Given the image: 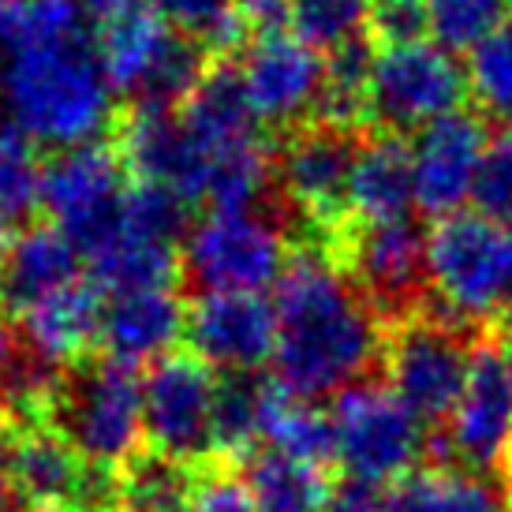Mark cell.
<instances>
[{"label":"cell","mask_w":512,"mask_h":512,"mask_svg":"<svg viewBox=\"0 0 512 512\" xmlns=\"http://www.w3.org/2000/svg\"><path fill=\"white\" fill-rule=\"evenodd\" d=\"M187 337V311L172 288L113 296L101 318V348L116 363H157L172 356V344Z\"/></svg>","instance_id":"cell-22"},{"label":"cell","mask_w":512,"mask_h":512,"mask_svg":"<svg viewBox=\"0 0 512 512\" xmlns=\"http://www.w3.org/2000/svg\"><path fill=\"white\" fill-rule=\"evenodd\" d=\"M109 512H120V509H109Z\"/></svg>","instance_id":"cell-48"},{"label":"cell","mask_w":512,"mask_h":512,"mask_svg":"<svg viewBox=\"0 0 512 512\" xmlns=\"http://www.w3.org/2000/svg\"><path fill=\"white\" fill-rule=\"evenodd\" d=\"M113 83L72 0H8L0 12V105L38 146L98 143L113 120Z\"/></svg>","instance_id":"cell-1"},{"label":"cell","mask_w":512,"mask_h":512,"mask_svg":"<svg viewBox=\"0 0 512 512\" xmlns=\"http://www.w3.org/2000/svg\"><path fill=\"white\" fill-rule=\"evenodd\" d=\"M285 23L296 42L333 57L363 42L367 23H374V0H285Z\"/></svg>","instance_id":"cell-30"},{"label":"cell","mask_w":512,"mask_h":512,"mask_svg":"<svg viewBox=\"0 0 512 512\" xmlns=\"http://www.w3.org/2000/svg\"><path fill=\"white\" fill-rule=\"evenodd\" d=\"M475 202H479V214L494 217L501 228L512 232V135L490 146Z\"/></svg>","instance_id":"cell-38"},{"label":"cell","mask_w":512,"mask_h":512,"mask_svg":"<svg viewBox=\"0 0 512 512\" xmlns=\"http://www.w3.org/2000/svg\"><path fill=\"white\" fill-rule=\"evenodd\" d=\"M180 512H258L251 483L232 468H217L199 475Z\"/></svg>","instance_id":"cell-37"},{"label":"cell","mask_w":512,"mask_h":512,"mask_svg":"<svg viewBox=\"0 0 512 512\" xmlns=\"http://www.w3.org/2000/svg\"><path fill=\"white\" fill-rule=\"evenodd\" d=\"M490 139L486 124L471 113H449L430 124L412 143L415 206L430 217L464 214L483 180Z\"/></svg>","instance_id":"cell-17"},{"label":"cell","mask_w":512,"mask_h":512,"mask_svg":"<svg viewBox=\"0 0 512 512\" xmlns=\"http://www.w3.org/2000/svg\"><path fill=\"white\" fill-rule=\"evenodd\" d=\"M180 120L206 165V202L214 210H251L270 184V154L240 75L228 68L206 72Z\"/></svg>","instance_id":"cell-4"},{"label":"cell","mask_w":512,"mask_h":512,"mask_svg":"<svg viewBox=\"0 0 512 512\" xmlns=\"http://www.w3.org/2000/svg\"><path fill=\"white\" fill-rule=\"evenodd\" d=\"M124 195V165L109 146L86 143L60 150L57 161L45 165L42 206L83 258L113 232Z\"/></svg>","instance_id":"cell-15"},{"label":"cell","mask_w":512,"mask_h":512,"mask_svg":"<svg viewBox=\"0 0 512 512\" xmlns=\"http://www.w3.org/2000/svg\"><path fill=\"white\" fill-rule=\"evenodd\" d=\"M512 441V382L498 344L483 341L475 348L468 385L456 412L434 434V464H456L468 471H501Z\"/></svg>","instance_id":"cell-13"},{"label":"cell","mask_w":512,"mask_h":512,"mask_svg":"<svg viewBox=\"0 0 512 512\" xmlns=\"http://www.w3.org/2000/svg\"><path fill=\"white\" fill-rule=\"evenodd\" d=\"M415 206L412 180V150L397 139H374L359 146L352 180H348V214H356L363 225L400 221Z\"/></svg>","instance_id":"cell-25"},{"label":"cell","mask_w":512,"mask_h":512,"mask_svg":"<svg viewBox=\"0 0 512 512\" xmlns=\"http://www.w3.org/2000/svg\"><path fill=\"white\" fill-rule=\"evenodd\" d=\"M45 169L34 157V143L15 128L0 131V225L27 221L42 202Z\"/></svg>","instance_id":"cell-32"},{"label":"cell","mask_w":512,"mask_h":512,"mask_svg":"<svg viewBox=\"0 0 512 512\" xmlns=\"http://www.w3.org/2000/svg\"><path fill=\"white\" fill-rule=\"evenodd\" d=\"M430 34L445 49H475L501 27L505 0H423Z\"/></svg>","instance_id":"cell-36"},{"label":"cell","mask_w":512,"mask_h":512,"mask_svg":"<svg viewBox=\"0 0 512 512\" xmlns=\"http://www.w3.org/2000/svg\"><path fill=\"white\" fill-rule=\"evenodd\" d=\"M337 464L348 479L370 486L404 483L430 453L419 415L389 389L382 374L344 389L333 404Z\"/></svg>","instance_id":"cell-7"},{"label":"cell","mask_w":512,"mask_h":512,"mask_svg":"<svg viewBox=\"0 0 512 512\" xmlns=\"http://www.w3.org/2000/svg\"><path fill=\"white\" fill-rule=\"evenodd\" d=\"M214 404L217 378L199 356L157 359L143 378V415L150 453L202 468L214 453Z\"/></svg>","instance_id":"cell-12"},{"label":"cell","mask_w":512,"mask_h":512,"mask_svg":"<svg viewBox=\"0 0 512 512\" xmlns=\"http://www.w3.org/2000/svg\"><path fill=\"white\" fill-rule=\"evenodd\" d=\"M262 445H270V453L326 471L337 460L333 415L322 412L314 400L292 397L285 385L273 378L270 400H266V423H262Z\"/></svg>","instance_id":"cell-27"},{"label":"cell","mask_w":512,"mask_h":512,"mask_svg":"<svg viewBox=\"0 0 512 512\" xmlns=\"http://www.w3.org/2000/svg\"><path fill=\"white\" fill-rule=\"evenodd\" d=\"M72 4L79 8V15H98L105 23L131 8V0H72Z\"/></svg>","instance_id":"cell-41"},{"label":"cell","mask_w":512,"mask_h":512,"mask_svg":"<svg viewBox=\"0 0 512 512\" xmlns=\"http://www.w3.org/2000/svg\"><path fill=\"white\" fill-rule=\"evenodd\" d=\"M430 311L479 333L512 314V232L486 214L441 217L427 236Z\"/></svg>","instance_id":"cell-3"},{"label":"cell","mask_w":512,"mask_h":512,"mask_svg":"<svg viewBox=\"0 0 512 512\" xmlns=\"http://www.w3.org/2000/svg\"><path fill=\"white\" fill-rule=\"evenodd\" d=\"M370 64L374 57L367 45H348L326 60V90H322V113L333 128L352 124L356 116H367V90H370Z\"/></svg>","instance_id":"cell-35"},{"label":"cell","mask_w":512,"mask_h":512,"mask_svg":"<svg viewBox=\"0 0 512 512\" xmlns=\"http://www.w3.org/2000/svg\"><path fill=\"white\" fill-rule=\"evenodd\" d=\"M101 64L116 94L172 109L202 83V49L150 8L113 15L101 34Z\"/></svg>","instance_id":"cell-9"},{"label":"cell","mask_w":512,"mask_h":512,"mask_svg":"<svg viewBox=\"0 0 512 512\" xmlns=\"http://www.w3.org/2000/svg\"><path fill=\"white\" fill-rule=\"evenodd\" d=\"M247 483L258 512H326L329 490H333L322 468L288 460L270 449L251 456Z\"/></svg>","instance_id":"cell-29"},{"label":"cell","mask_w":512,"mask_h":512,"mask_svg":"<svg viewBox=\"0 0 512 512\" xmlns=\"http://www.w3.org/2000/svg\"><path fill=\"white\" fill-rule=\"evenodd\" d=\"M389 512H512L509 490L456 464L412 471L389 494Z\"/></svg>","instance_id":"cell-26"},{"label":"cell","mask_w":512,"mask_h":512,"mask_svg":"<svg viewBox=\"0 0 512 512\" xmlns=\"http://www.w3.org/2000/svg\"><path fill=\"white\" fill-rule=\"evenodd\" d=\"M468 83L486 113L512 128V23H501L483 45L471 49Z\"/></svg>","instance_id":"cell-34"},{"label":"cell","mask_w":512,"mask_h":512,"mask_svg":"<svg viewBox=\"0 0 512 512\" xmlns=\"http://www.w3.org/2000/svg\"><path fill=\"white\" fill-rule=\"evenodd\" d=\"M468 72L441 42H389L370 64L367 116L385 131H419L460 113Z\"/></svg>","instance_id":"cell-10"},{"label":"cell","mask_w":512,"mask_h":512,"mask_svg":"<svg viewBox=\"0 0 512 512\" xmlns=\"http://www.w3.org/2000/svg\"><path fill=\"white\" fill-rule=\"evenodd\" d=\"M53 423L75 445L86 464L120 475L139 456L146 438L143 378L116 359H94L64 374Z\"/></svg>","instance_id":"cell-5"},{"label":"cell","mask_w":512,"mask_h":512,"mask_svg":"<svg viewBox=\"0 0 512 512\" xmlns=\"http://www.w3.org/2000/svg\"><path fill=\"white\" fill-rule=\"evenodd\" d=\"M285 228L262 210H210L184 240V266L202 292H262L288 270Z\"/></svg>","instance_id":"cell-11"},{"label":"cell","mask_w":512,"mask_h":512,"mask_svg":"<svg viewBox=\"0 0 512 512\" xmlns=\"http://www.w3.org/2000/svg\"><path fill=\"white\" fill-rule=\"evenodd\" d=\"M356 150L344 128L299 131L285 146L277 176L288 202L307 217L314 228H333L348 214V180L356 165Z\"/></svg>","instance_id":"cell-20"},{"label":"cell","mask_w":512,"mask_h":512,"mask_svg":"<svg viewBox=\"0 0 512 512\" xmlns=\"http://www.w3.org/2000/svg\"><path fill=\"white\" fill-rule=\"evenodd\" d=\"M199 468H187L157 453L135 456L116 475V509L120 512H180Z\"/></svg>","instance_id":"cell-31"},{"label":"cell","mask_w":512,"mask_h":512,"mask_svg":"<svg viewBox=\"0 0 512 512\" xmlns=\"http://www.w3.org/2000/svg\"><path fill=\"white\" fill-rule=\"evenodd\" d=\"M8 247H12V240H8V228L0 225V266H4V258H8Z\"/></svg>","instance_id":"cell-46"},{"label":"cell","mask_w":512,"mask_h":512,"mask_svg":"<svg viewBox=\"0 0 512 512\" xmlns=\"http://www.w3.org/2000/svg\"><path fill=\"white\" fill-rule=\"evenodd\" d=\"M348 277L363 288L385 326L419 314L427 288V236L408 221L363 225L348 240Z\"/></svg>","instance_id":"cell-16"},{"label":"cell","mask_w":512,"mask_h":512,"mask_svg":"<svg viewBox=\"0 0 512 512\" xmlns=\"http://www.w3.org/2000/svg\"><path fill=\"white\" fill-rule=\"evenodd\" d=\"M19 434L23 427L12 419V412L0 404V483H8V471H12V456H15V445H19Z\"/></svg>","instance_id":"cell-40"},{"label":"cell","mask_w":512,"mask_h":512,"mask_svg":"<svg viewBox=\"0 0 512 512\" xmlns=\"http://www.w3.org/2000/svg\"><path fill=\"white\" fill-rule=\"evenodd\" d=\"M479 333L427 311L412 314L385 337L382 378L427 427H445L468 385Z\"/></svg>","instance_id":"cell-6"},{"label":"cell","mask_w":512,"mask_h":512,"mask_svg":"<svg viewBox=\"0 0 512 512\" xmlns=\"http://www.w3.org/2000/svg\"><path fill=\"white\" fill-rule=\"evenodd\" d=\"M116 475H105L75 453L57 427L34 423L19 434L8 486L23 512H109Z\"/></svg>","instance_id":"cell-14"},{"label":"cell","mask_w":512,"mask_h":512,"mask_svg":"<svg viewBox=\"0 0 512 512\" xmlns=\"http://www.w3.org/2000/svg\"><path fill=\"white\" fill-rule=\"evenodd\" d=\"M326 512H389V494H382V486L341 479L329 490Z\"/></svg>","instance_id":"cell-39"},{"label":"cell","mask_w":512,"mask_h":512,"mask_svg":"<svg viewBox=\"0 0 512 512\" xmlns=\"http://www.w3.org/2000/svg\"><path fill=\"white\" fill-rule=\"evenodd\" d=\"M184 199L154 184H143L124 195L113 232L86 255L94 285L128 296L150 288H172L180 273L176 247L184 240Z\"/></svg>","instance_id":"cell-8"},{"label":"cell","mask_w":512,"mask_h":512,"mask_svg":"<svg viewBox=\"0 0 512 512\" xmlns=\"http://www.w3.org/2000/svg\"><path fill=\"white\" fill-rule=\"evenodd\" d=\"M4 4H8V0H0V12H4Z\"/></svg>","instance_id":"cell-47"},{"label":"cell","mask_w":512,"mask_h":512,"mask_svg":"<svg viewBox=\"0 0 512 512\" xmlns=\"http://www.w3.org/2000/svg\"><path fill=\"white\" fill-rule=\"evenodd\" d=\"M191 356L225 374H255L277 348V314L258 292H202L187 311Z\"/></svg>","instance_id":"cell-19"},{"label":"cell","mask_w":512,"mask_h":512,"mask_svg":"<svg viewBox=\"0 0 512 512\" xmlns=\"http://www.w3.org/2000/svg\"><path fill=\"white\" fill-rule=\"evenodd\" d=\"M243 98L258 124L288 128L307 113L322 109L326 90V60L288 34H262L240 64Z\"/></svg>","instance_id":"cell-18"},{"label":"cell","mask_w":512,"mask_h":512,"mask_svg":"<svg viewBox=\"0 0 512 512\" xmlns=\"http://www.w3.org/2000/svg\"><path fill=\"white\" fill-rule=\"evenodd\" d=\"M146 8L176 30L199 34L217 49H232L243 38V30L251 27L236 0H146Z\"/></svg>","instance_id":"cell-33"},{"label":"cell","mask_w":512,"mask_h":512,"mask_svg":"<svg viewBox=\"0 0 512 512\" xmlns=\"http://www.w3.org/2000/svg\"><path fill=\"white\" fill-rule=\"evenodd\" d=\"M101 318H105V307H101L98 285H86V281L60 288L19 314L30 356L45 359L53 367L83 359L86 348L101 341Z\"/></svg>","instance_id":"cell-23"},{"label":"cell","mask_w":512,"mask_h":512,"mask_svg":"<svg viewBox=\"0 0 512 512\" xmlns=\"http://www.w3.org/2000/svg\"><path fill=\"white\" fill-rule=\"evenodd\" d=\"M0 512H23V505H19V498L12 494L8 483H0Z\"/></svg>","instance_id":"cell-44"},{"label":"cell","mask_w":512,"mask_h":512,"mask_svg":"<svg viewBox=\"0 0 512 512\" xmlns=\"http://www.w3.org/2000/svg\"><path fill=\"white\" fill-rule=\"evenodd\" d=\"M501 475H505V490H509V501H512V441H509L505 460H501Z\"/></svg>","instance_id":"cell-45"},{"label":"cell","mask_w":512,"mask_h":512,"mask_svg":"<svg viewBox=\"0 0 512 512\" xmlns=\"http://www.w3.org/2000/svg\"><path fill=\"white\" fill-rule=\"evenodd\" d=\"M501 359H505V370H509V382H512V314L505 318V333H501Z\"/></svg>","instance_id":"cell-43"},{"label":"cell","mask_w":512,"mask_h":512,"mask_svg":"<svg viewBox=\"0 0 512 512\" xmlns=\"http://www.w3.org/2000/svg\"><path fill=\"white\" fill-rule=\"evenodd\" d=\"M79 247L60 228H30L15 236L0 266V303L23 314L30 303L79 281Z\"/></svg>","instance_id":"cell-24"},{"label":"cell","mask_w":512,"mask_h":512,"mask_svg":"<svg viewBox=\"0 0 512 512\" xmlns=\"http://www.w3.org/2000/svg\"><path fill=\"white\" fill-rule=\"evenodd\" d=\"M270 385L258 374H225L217 382L214 404V453L232 464L236 456L255 453L262 445V423H266V400Z\"/></svg>","instance_id":"cell-28"},{"label":"cell","mask_w":512,"mask_h":512,"mask_svg":"<svg viewBox=\"0 0 512 512\" xmlns=\"http://www.w3.org/2000/svg\"><path fill=\"white\" fill-rule=\"evenodd\" d=\"M15 359V341H12V329L4 326V318H0V374L12 367Z\"/></svg>","instance_id":"cell-42"},{"label":"cell","mask_w":512,"mask_h":512,"mask_svg":"<svg viewBox=\"0 0 512 512\" xmlns=\"http://www.w3.org/2000/svg\"><path fill=\"white\" fill-rule=\"evenodd\" d=\"M273 314V367L292 397L318 404L382 374L389 326L329 255L303 251L288 262L277 281Z\"/></svg>","instance_id":"cell-2"},{"label":"cell","mask_w":512,"mask_h":512,"mask_svg":"<svg viewBox=\"0 0 512 512\" xmlns=\"http://www.w3.org/2000/svg\"><path fill=\"white\" fill-rule=\"evenodd\" d=\"M124 161L143 176V184L165 187L184 202H206V165L191 143L184 120L161 109L139 105L124 128Z\"/></svg>","instance_id":"cell-21"}]
</instances>
